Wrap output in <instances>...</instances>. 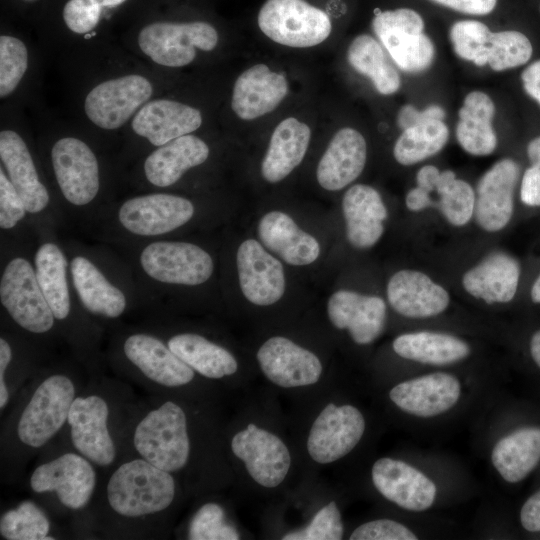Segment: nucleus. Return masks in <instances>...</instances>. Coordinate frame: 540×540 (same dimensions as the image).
Listing matches in <instances>:
<instances>
[{
  "label": "nucleus",
  "mask_w": 540,
  "mask_h": 540,
  "mask_svg": "<svg viewBox=\"0 0 540 540\" xmlns=\"http://www.w3.org/2000/svg\"><path fill=\"white\" fill-rule=\"evenodd\" d=\"M160 94L157 71L145 65L104 72L81 89V120L94 131L116 133L127 129L137 112Z\"/></svg>",
  "instance_id": "obj_1"
},
{
  "label": "nucleus",
  "mask_w": 540,
  "mask_h": 540,
  "mask_svg": "<svg viewBox=\"0 0 540 540\" xmlns=\"http://www.w3.org/2000/svg\"><path fill=\"white\" fill-rule=\"evenodd\" d=\"M218 44L219 33L209 22L154 20L127 45L142 64L157 71L187 67L199 52H212Z\"/></svg>",
  "instance_id": "obj_2"
},
{
  "label": "nucleus",
  "mask_w": 540,
  "mask_h": 540,
  "mask_svg": "<svg viewBox=\"0 0 540 540\" xmlns=\"http://www.w3.org/2000/svg\"><path fill=\"white\" fill-rule=\"evenodd\" d=\"M176 493L171 473L143 458L122 463L110 476L106 497L112 511L124 518H141L166 510Z\"/></svg>",
  "instance_id": "obj_3"
},
{
  "label": "nucleus",
  "mask_w": 540,
  "mask_h": 540,
  "mask_svg": "<svg viewBox=\"0 0 540 540\" xmlns=\"http://www.w3.org/2000/svg\"><path fill=\"white\" fill-rule=\"evenodd\" d=\"M133 445L141 458L169 473L185 467L190 455L187 416L166 401L150 410L136 425Z\"/></svg>",
  "instance_id": "obj_4"
},
{
  "label": "nucleus",
  "mask_w": 540,
  "mask_h": 540,
  "mask_svg": "<svg viewBox=\"0 0 540 540\" xmlns=\"http://www.w3.org/2000/svg\"><path fill=\"white\" fill-rule=\"evenodd\" d=\"M75 397V384L67 375L45 378L20 413L16 425L19 442L35 449L44 446L67 422Z\"/></svg>",
  "instance_id": "obj_5"
},
{
  "label": "nucleus",
  "mask_w": 540,
  "mask_h": 540,
  "mask_svg": "<svg viewBox=\"0 0 540 540\" xmlns=\"http://www.w3.org/2000/svg\"><path fill=\"white\" fill-rule=\"evenodd\" d=\"M258 26L272 41L295 48L316 46L332 30L328 15L305 0H267L258 13Z\"/></svg>",
  "instance_id": "obj_6"
},
{
  "label": "nucleus",
  "mask_w": 540,
  "mask_h": 540,
  "mask_svg": "<svg viewBox=\"0 0 540 540\" xmlns=\"http://www.w3.org/2000/svg\"><path fill=\"white\" fill-rule=\"evenodd\" d=\"M424 26L420 14L410 8L379 12L372 20L382 45L395 64L408 73L422 72L433 62L435 47Z\"/></svg>",
  "instance_id": "obj_7"
},
{
  "label": "nucleus",
  "mask_w": 540,
  "mask_h": 540,
  "mask_svg": "<svg viewBox=\"0 0 540 540\" xmlns=\"http://www.w3.org/2000/svg\"><path fill=\"white\" fill-rule=\"evenodd\" d=\"M50 162L63 197L72 205L84 206L100 190V164L87 141L72 133L57 136L50 147Z\"/></svg>",
  "instance_id": "obj_8"
},
{
  "label": "nucleus",
  "mask_w": 540,
  "mask_h": 540,
  "mask_svg": "<svg viewBox=\"0 0 540 540\" xmlns=\"http://www.w3.org/2000/svg\"><path fill=\"white\" fill-rule=\"evenodd\" d=\"M0 299L10 317L23 329L43 334L52 329L55 316L38 284L35 270L22 257L12 259L0 281Z\"/></svg>",
  "instance_id": "obj_9"
},
{
  "label": "nucleus",
  "mask_w": 540,
  "mask_h": 540,
  "mask_svg": "<svg viewBox=\"0 0 540 540\" xmlns=\"http://www.w3.org/2000/svg\"><path fill=\"white\" fill-rule=\"evenodd\" d=\"M140 264L156 281L187 286L205 283L214 269L208 252L198 245L181 241L148 244L141 252Z\"/></svg>",
  "instance_id": "obj_10"
},
{
  "label": "nucleus",
  "mask_w": 540,
  "mask_h": 540,
  "mask_svg": "<svg viewBox=\"0 0 540 540\" xmlns=\"http://www.w3.org/2000/svg\"><path fill=\"white\" fill-rule=\"evenodd\" d=\"M365 419L352 405L327 404L314 420L307 450L317 463L328 464L350 453L365 432Z\"/></svg>",
  "instance_id": "obj_11"
},
{
  "label": "nucleus",
  "mask_w": 540,
  "mask_h": 540,
  "mask_svg": "<svg viewBox=\"0 0 540 540\" xmlns=\"http://www.w3.org/2000/svg\"><path fill=\"white\" fill-rule=\"evenodd\" d=\"M91 463L81 454H62L35 468L30 487L36 493L55 492L62 505L79 510L88 504L96 486Z\"/></svg>",
  "instance_id": "obj_12"
},
{
  "label": "nucleus",
  "mask_w": 540,
  "mask_h": 540,
  "mask_svg": "<svg viewBox=\"0 0 540 540\" xmlns=\"http://www.w3.org/2000/svg\"><path fill=\"white\" fill-rule=\"evenodd\" d=\"M202 111L181 100L158 95L133 117L127 129L136 138L156 148L192 134L203 124Z\"/></svg>",
  "instance_id": "obj_13"
},
{
  "label": "nucleus",
  "mask_w": 540,
  "mask_h": 540,
  "mask_svg": "<svg viewBox=\"0 0 540 540\" xmlns=\"http://www.w3.org/2000/svg\"><path fill=\"white\" fill-rule=\"evenodd\" d=\"M194 212L193 203L185 197L151 193L124 201L118 211V220L135 235L157 236L185 225Z\"/></svg>",
  "instance_id": "obj_14"
},
{
  "label": "nucleus",
  "mask_w": 540,
  "mask_h": 540,
  "mask_svg": "<svg viewBox=\"0 0 540 540\" xmlns=\"http://www.w3.org/2000/svg\"><path fill=\"white\" fill-rule=\"evenodd\" d=\"M231 449L244 462L252 479L266 488L280 485L291 465L290 452L284 442L253 423L234 435Z\"/></svg>",
  "instance_id": "obj_15"
},
{
  "label": "nucleus",
  "mask_w": 540,
  "mask_h": 540,
  "mask_svg": "<svg viewBox=\"0 0 540 540\" xmlns=\"http://www.w3.org/2000/svg\"><path fill=\"white\" fill-rule=\"evenodd\" d=\"M109 406L99 395L75 397L67 422L74 448L90 462L111 465L116 446L108 429Z\"/></svg>",
  "instance_id": "obj_16"
},
{
  "label": "nucleus",
  "mask_w": 540,
  "mask_h": 540,
  "mask_svg": "<svg viewBox=\"0 0 540 540\" xmlns=\"http://www.w3.org/2000/svg\"><path fill=\"white\" fill-rule=\"evenodd\" d=\"M461 393V383L455 375L433 372L397 383L390 389L389 398L404 413L432 418L451 410Z\"/></svg>",
  "instance_id": "obj_17"
},
{
  "label": "nucleus",
  "mask_w": 540,
  "mask_h": 540,
  "mask_svg": "<svg viewBox=\"0 0 540 540\" xmlns=\"http://www.w3.org/2000/svg\"><path fill=\"white\" fill-rule=\"evenodd\" d=\"M371 477L377 491L404 510L425 511L436 499V484L422 471L402 460L389 457L376 460Z\"/></svg>",
  "instance_id": "obj_18"
},
{
  "label": "nucleus",
  "mask_w": 540,
  "mask_h": 540,
  "mask_svg": "<svg viewBox=\"0 0 540 540\" xmlns=\"http://www.w3.org/2000/svg\"><path fill=\"white\" fill-rule=\"evenodd\" d=\"M518 177L519 166L509 158L497 161L481 176L474 207V218L481 229L497 232L510 222Z\"/></svg>",
  "instance_id": "obj_19"
},
{
  "label": "nucleus",
  "mask_w": 540,
  "mask_h": 540,
  "mask_svg": "<svg viewBox=\"0 0 540 540\" xmlns=\"http://www.w3.org/2000/svg\"><path fill=\"white\" fill-rule=\"evenodd\" d=\"M257 361L267 379L284 388L312 385L322 374V363L313 352L282 336L265 341Z\"/></svg>",
  "instance_id": "obj_20"
},
{
  "label": "nucleus",
  "mask_w": 540,
  "mask_h": 540,
  "mask_svg": "<svg viewBox=\"0 0 540 540\" xmlns=\"http://www.w3.org/2000/svg\"><path fill=\"white\" fill-rule=\"evenodd\" d=\"M239 284L244 297L252 304L269 306L285 292L281 262L254 239L243 241L236 255Z\"/></svg>",
  "instance_id": "obj_21"
},
{
  "label": "nucleus",
  "mask_w": 540,
  "mask_h": 540,
  "mask_svg": "<svg viewBox=\"0 0 540 540\" xmlns=\"http://www.w3.org/2000/svg\"><path fill=\"white\" fill-rule=\"evenodd\" d=\"M14 126L3 124L0 130L1 167L20 194L27 212L38 213L47 207L50 195L39 178L27 141Z\"/></svg>",
  "instance_id": "obj_22"
},
{
  "label": "nucleus",
  "mask_w": 540,
  "mask_h": 540,
  "mask_svg": "<svg viewBox=\"0 0 540 540\" xmlns=\"http://www.w3.org/2000/svg\"><path fill=\"white\" fill-rule=\"evenodd\" d=\"M386 311L382 298L351 290L334 292L327 303L330 322L337 329L347 330L358 345L370 344L381 335Z\"/></svg>",
  "instance_id": "obj_23"
},
{
  "label": "nucleus",
  "mask_w": 540,
  "mask_h": 540,
  "mask_svg": "<svg viewBox=\"0 0 540 540\" xmlns=\"http://www.w3.org/2000/svg\"><path fill=\"white\" fill-rule=\"evenodd\" d=\"M386 291L393 310L407 318L421 319L440 315L450 303L448 291L418 270L397 271L389 279Z\"/></svg>",
  "instance_id": "obj_24"
},
{
  "label": "nucleus",
  "mask_w": 540,
  "mask_h": 540,
  "mask_svg": "<svg viewBox=\"0 0 540 540\" xmlns=\"http://www.w3.org/2000/svg\"><path fill=\"white\" fill-rule=\"evenodd\" d=\"M287 93L284 74L272 71L265 64H257L236 79L231 108L240 119L253 120L276 109Z\"/></svg>",
  "instance_id": "obj_25"
},
{
  "label": "nucleus",
  "mask_w": 540,
  "mask_h": 540,
  "mask_svg": "<svg viewBox=\"0 0 540 540\" xmlns=\"http://www.w3.org/2000/svg\"><path fill=\"white\" fill-rule=\"evenodd\" d=\"M126 358L154 383L179 387L190 383L194 370L160 339L144 333L132 334L123 344Z\"/></svg>",
  "instance_id": "obj_26"
},
{
  "label": "nucleus",
  "mask_w": 540,
  "mask_h": 540,
  "mask_svg": "<svg viewBox=\"0 0 540 540\" xmlns=\"http://www.w3.org/2000/svg\"><path fill=\"white\" fill-rule=\"evenodd\" d=\"M366 159L363 135L353 128H342L332 137L318 163L317 181L325 190H341L360 176Z\"/></svg>",
  "instance_id": "obj_27"
},
{
  "label": "nucleus",
  "mask_w": 540,
  "mask_h": 540,
  "mask_svg": "<svg viewBox=\"0 0 540 540\" xmlns=\"http://www.w3.org/2000/svg\"><path fill=\"white\" fill-rule=\"evenodd\" d=\"M208 144L195 134L176 138L154 148L145 158L143 172L145 179L158 188H167L177 183L190 169L208 159Z\"/></svg>",
  "instance_id": "obj_28"
},
{
  "label": "nucleus",
  "mask_w": 540,
  "mask_h": 540,
  "mask_svg": "<svg viewBox=\"0 0 540 540\" xmlns=\"http://www.w3.org/2000/svg\"><path fill=\"white\" fill-rule=\"evenodd\" d=\"M342 210L346 237L353 247L367 249L380 240L388 211L375 188L366 184L351 186L343 196Z\"/></svg>",
  "instance_id": "obj_29"
},
{
  "label": "nucleus",
  "mask_w": 540,
  "mask_h": 540,
  "mask_svg": "<svg viewBox=\"0 0 540 540\" xmlns=\"http://www.w3.org/2000/svg\"><path fill=\"white\" fill-rule=\"evenodd\" d=\"M520 278L518 261L505 252H492L462 276L464 290L488 304L513 300Z\"/></svg>",
  "instance_id": "obj_30"
},
{
  "label": "nucleus",
  "mask_w": 540,
  "mask_h": 540,
  "mask_svg": "<svg viewBox=\"0 0 540 540\" xmlns=\"http://www.w3.org/2000/svg\"><path fill=\"white\" fill-rule=\"evenodd\" d=\"M258 235L262 244L287 264L309 265L319 257L317 239L300 229L287 213H266L259 221Z\"/></svg>",
  "instance_id": "obj_31"
},
{
  "label": "nucleus",
  "mask_w": 540,
  "mask_h": 540,
  "mask_svg": "<svg viewBox=\"0 0 540 540\" xmlns=\"http://www.w3.org/2000/svg\"><path fill=\"white\" fill-rule=\"evenodd\" d=\"M311 138L307 124L294 117L282 120L274 129L261 163V174L269 183L286 178L303 160Z\"/></svg>",
  "instance_id": "obj_32"
},
{
  "label": "nucleus",
  "mask_w": 540,
  "mask_h": 540,
  "mask_svg": "<svg viewBox=\"0 0 540 540\" xmlns=\"http://www.w3.org/2000/svg\"><path fill=\"white\" fill-rule=\"evenodd\" d=\"M392 348L404 359L435 366L460 362L471 353L466 341L448 333L435 331L401 334L393 340Z\"/></svg>",
  "instance_id": "obj_33"
},
{
  "label": "nucleus",
  "mask_w": 540,
  "mask_h": 540,
  "mask_svg": "<svg viewBox=\"0 0 540 540\" xmlns=\"http://www.w3.org/2000/svg\"><path fill=\"white\" fill-rule=\"evenodd\" d=\"M70 270L74 287L87 311L107 318H117L125 311L124 293L88 258L75 256L70 262Z\"/></svg>",
  "instance_id": "obj_34"
},
{
  "label": "nucleus",
  "mask_w": 540,
  "mask_h": 540,
  "mask_svg": "<svg viewBox=\"0 0 540 540\" xmlns=\"http://www.w3.org/2000/svg\"><path fill=\"white\" fill-rule=\"evenodd\" d=\"M495 105L492 99L481 91L466 95L458 112L456 138L467 153L487 156L497 147V136L492 126Z\"/></svg>",
  "instance_id": "obj_35"
},
{
  "label": "nucleus",
  "mask_w": 540,
  "mask_h": 540,
  "mask_svg": "<svg viewBox=\"0 0 540 540\" xmlns=\"http://www.w3.org/2000/svg\"><path fill=\"white\" fill-rule=\"evenodd\" d=\"M540 461V428L523 427L499 439L492 448L491 462L508 483L525 479Z\"/></svg>",
  "instance_id": "obj_36"
},
{
  "label": "nucleus",
  "mask_w": 540,
  "mask_h": 540,
  "mask_svg": "<svg viewBox=\"0 0 540 540\" xmlns=\"http://www.w3.org/2000/svg\"><path fill=\"white\" fill-rule=\"evenodd\" d=\"M168 347L200 375L219 379L234 374L238 369L235 357L224 347L194 333L172 336Z\"/></svg>",
  "instance_id": "obj_37"
},
{
  "label": "nucleus",
  "mask_w": 540,
  "mask_h": 540,
  "mask_svg": "<svg viewBox=\"0 0 540 540\" xmlns=\"http://www.w3.org/2000/svg\"><path fill=\"white\" fill-rule=\"evenodd\" d=\"M34 262L38 284L55 319H66L70 313V296L63 252L54 243H44L36 251Z\"/></svg>",
  "instance_id": "obj_38"
},
{
  "label": "nucleus",
  "mask_w": 540,
  "mask_h": 540,
  "mask_svg": "<svg viewBox=\"0 0 540 540\" xmlns=\"http://www.w3.org/2000/svg\"><path fill=\"white\" fill-rule=\"evenodd\" d=\"M347 60L358 73L368 77L382 95L396 93L401 86L398 71L389 61L382 45L368 34L353 39Z\"/></svg>",
  "instance_id": "obj_39"
},
{
  "label": "nucleus",
  "mask_w": 540,
  "mask_h": 540,
  "mask_svg": "<svg viewBox=\"0 0 540 540\" xmlns=\"http://www.w3.org/2000/svg\"><path fill=\"white\" fill-rule=\"evenodd\" d=\"M449 129L442 120H431L403 130L393 148L395 160L404 166L421 162L440 152L448 142Z\"/></svg>",
  "instance_id": "obj_40"
},
{
  "label": "nucleus",
  "mask_w": 540,
  "mask_h": 540,
  "mask_svg": "<svg viewBox=\"0 0 540 540\" xmlns=\"http://www.w3.org/2000/svg\"><path fill=\"white\" fill-rule=\"evenodd\" d=\"M32 53L28 43L12 33L0 35V99L12 100L28 82Z\"/></svg>",
  "instance_id": "obj_41"
},
{
  "label": "nucleus",
  "mask_w": 540,
  "mask_h": 540,
  "mask_svg": "<svg viewBox=\"0 0 540 540\" xmlns=\"http://www.w3.org/2000/svg\"><path fill=\"white\" fill-rule=\"evenodd\" d=\"M433 192L439 196L435 206L447 222L456 227L469 223L475 207V192L469 183L456 178L453 171L444 170L440 171Z\"/></svg>",
  "instance_id": "obj_42"
},
{
  "label": "nucleus",
  "mask_w": 540,
  "mask_h": 540,
  "mask_svg": "<svg viewBox=\"0 0 540 540\" xmlns=\"http://www.w3.org/2000/svg\"><path fill=\"white\" fill-rule=\"evenodd\" d=\"M50 521L32 501H23L0 519V534L7 540H52Z\"/></svg>",
  "instance_id": "obj_43"
},
{
  "label": "nucleus",
  "mask_w": 540,
  "mask_h": 540,
  "mask_svg": "<svg viewBox=\"0 0 540 540\" xmlns=\"http://www.w3.org/2000/svg\"><path fill=\"white\" fill-rule=\"evenodd\" d=\"M533 47L526 35L515 30L492 32L486 52L487 64L494 71L524 65L531 58Z\"/></svg>",
  "instance_id": "obj_44"
},
{
  "label": "nucleus",
  "mask_w": 540,
  "mask_h": 540,
  "mask_svg": "<svg viewBox=\"0 0 540 540\" xmlns=\"http://www.w3.org/2000/svg\"><path fill=\"white\" fill-rule=\"evenodd\" d=\"M491 34L488 26L480 21L461 20L452 25L449 36L454 52L460 58L484 66Z\"/></svg>",
  "instance_id": "obj_45"
},
{
  "label": "nucleus",
  "mask_w": 540,
  "mask_h": 540,
  "mask_svg": "<svg viewBox=\"0 0 540 540\" xmlns=\"http://www.w3.org/2000/svg\"><path fill=\"white\" fill-rule=\"evenodd\" d=\"M188 538L191 540H237V530L225 520V512L217 503L202 505L192 517Z\"/></svg>",
  "instance_id": "obj_46"
},
{
  "label": "nucleus",
  "mask_w": 540,
  "mask_h": 540,
  "mask_svg": "<svg viewBox=\"0 0 540 540\" xmlns=\"http://www.w3.org/2000/svg\"><path fill=\"white\" fill-rule=\"evenodd\" d=\"M128 0H67L63 5L65 14L81 31L94 38L101 21L109 11Z\"/></svg>",
  "instance_id": "obj_47"
},
{
  "label": "nucleus",
  "mask_w": 540,
  "mask_h": 540,
  "mask_svg": "<svg viewBox=\"0 0 540 540\" xmlns=\"http://www.w3.org/2000/svg\"><path fill=\"white\" fill-rule=\"evenodd\" d=\"M344 533L341 513L331 501L322 507L303 529L283 535V540H339Z\"/></svg>",
  "instance_id": "obj_48"
},
{
  "label": "nucleus",
  "mask_w": 540,
  "mask_h": 540,
  "mask_svg": "<svg viewBox=\"0 0 540 540\" xmlns=\"http://www.w3.org/2000/svg\"><path fill=\"white\" fill-rule=\"evenodd\" d=\"M417 535L404 524L392 519H377L358 526L350 540H416Z\"/></svg>",
  "instance_id": "obj_49"
},
{
  "label": "nucleus",
  "mask_w": 540,
  "mask_h": 540,
  "mask_svg": "<svg viewBox=\"0 0 540 540\" xmlns=\"http://www.w3.org/2000/svg\"><path fill=\"white\" fill-rule=\"evenodd\" d=\"M27 209L20 194L4 169L0 167V227L12 229L26 215Z\"/></svg>",
  "instance_id": "obj_50"
},
{
  "label": "nucleus",
  "mask_w": 540,
  "mask_h": 540,
  "mask_svg": "<svg viewBox=\"0 0 540 540\" xmlns=\"http://www.w3.org/2000/svg\"><path fill=\"white\" fill-rule=\"evenodd\" d=\"M527 155L531 166L523 174L520 197L528 206H540V136L529 142Z\"/></svg>",
  "instance_id": "obj_51"
},
{
  "label": "nucleus",
  "mask_w": 540,
  "mask_h": 540,
  "mask_svg": "<svg viewBox=\"0 0 540 540\" xmlns=\"http://www.w3.org/2000/svg\"><path fill=\"white\" fill-rule=\"evenodd\" d=\"M445 111L437 105H431L423 111H418L412 105H404L398 112V126L405 130L409 127L418 125L431 120H443Z\"/></svg>",
  "instance_id": "obj_52"
},
{
  "label": "nucleus",
  "mask_w": 540,
  "mask_h": 540,
  "mask_svg": "<svg viewBox=\"0 0 540 540\" xmlns=\"http://www.w3.org/2000/svg\"><path fill=\"white\" fill-rule=\"evenodd\" d=\"M452 10L470 15H487L496 7L497 0H431Z\"/></svg>",
  "instance_id": "obj_53"
},
{
  "label": "nucleus",
  "mask_w": 540,
  "mask_h": 540,
  "mask_svg": "<svg viewBox=\"0 0 540 540\" xmlns=\"http://www.w3.org/2000/svg\"><path fill=\"white\" fill-rule=\"evenodd\" d=\"M520 523L529 532L540 531V490L523 504L520 510Z\"/></svg>",
  "instance_id": "obj_54"
},
{
  "label": "nucleus",
  "mask_w": 540,
  "mask_h": 540,
  "mask_svg": "<svg viewBox=\"0 0 540 540\" xmlns=\"http://www.w3.org/2000/svg\"><path fill=\"white\" fill-rule=\"evenodd\" d=\"M12 360V349L3 337L0 338V409L7 405L10 392L5 379L6 370Z\"/></svg>",
  "instance_id": "obj_55"
},
{
  "label": "nucleus",
  "mask_w": 540,
  "mask_h": 540,
  "mask_svg": "<svg viewBox=\"0 0 540 540\" xmlns=\"http://www.w3.org/2000/svg\"><path fill=\"white\" fill-rule=\"evenodd\" d=\"M526 93L533 99L540 96V60L533 62L521 74Z\"/></svg>",
  "instance_id": "obj_56"
},
{
  "label": "nucleus",
  "mask_w": 540,
  "mask_h": 540,
  "mask_svg": "<svg viewBox=\"0 0 540 540\" xmlns=\"http://www.w3.org/2000/svg\"><path fill=\"white\" fill-rule=\"evenodd\" d=\"M405 204L410 211L418 212L433 206V200L428 192L416 186L407 193Z\"/></svg>",
  "instance_id": "obj_57"
},
{
  "label": "nucleus",
  "mask_w": 540,
  "mask_h": 540,
  "mask_svg": "<svg viewBox=\"0 0 540 540\" xmlns=\"http://www.w3.org/2000/svg\"><path fill=\"white\" fill-rule=\"evenodd\" d=\"M530 353L534 362L540 368V330L536 331L531 337Z\"/></svg>",
  "instance_id": "obj_58"
},
{
  "label": "nucleus",
  "mask_w": 540,
  "mask_h": 540,
  "mask_svg": "<svg viewBox=\"0 0 540 540\" xmlns=\"http://www.w3.org/2000/svg\"><path fill=\"white\" fill-rule=\"evenodd\" d=\"M531 299L534 303H540V275L537 277L531 288Z\"/></svg>",
  "instance_id": "obj_59"
},
{
  "label": "nucleus",
  "mask_w": 540,
  "mask_h": 540,
  "mask_svg": "<svg viewBox=\"0 0 540 540\" xmlns=\"http://www.w3.org/2000/svg\"><path fill=\"white\" fill-rule=\"evenodd\" d=\"M22 1L32 3V2H36L37 0H22Z\"/></svg>",
  "instance_id": "obj_60"
},
{
  "label": "nucleus",
  "mask_w": 540,
  "mask_h": 540,
  "mask_svg": "<svg viewBox=\"0 0 540 540\" xmlns=\"http://www.w3.org/2000/svg\"><path fill=\"white\" fill-rule=\"evenodd\" d=\"M537 101H538V102L540 103V96H539V98H538V100H537Z\"/></svg>",
  "instance_id": "obj_61"
}]
</instances>
